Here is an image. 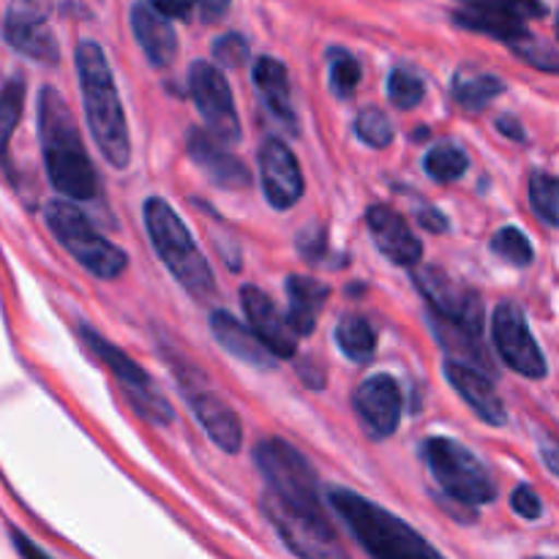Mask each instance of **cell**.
Segmentation results:
<instances>
[{"label":"cell","mask_w":559,"mask_h":559,"mask_svg":"<svg viewBox=\"0 0 559 559\" xmlns=\"http://www.w3.org/2000/svg\"><path fill=\"white\" fill-rule=\"evenodd\" d=\"M38 140L55 191L69 200H93L98 194L96 167L85 153L69 104L49 85L38 93Z\"/></svg>","instance_id":"cell-1"},{"label":"cell","mask_w":559,"mask_h":559,"mask_svg":"<svg viewBox=\"0 0 559 559\" xmlns=\"http://www.w3.org/2000/svg\"><path fill=\"white\" fill-rule=\"evenodd\" d=\"M74 63L93 142L115 169H126L131 162V136L107 55L96 41H80Z\"/></svg>","instance_id":"cell-2"},{"label":"cell","mask_w":559,"mask_h":559,"mask_svg":"<svg viewBox=\"0 0 559 559\" xmlns=\"http://www.w3.org/2000/svg\"><path fill=\"white\" fill-rule=\"evenodd\" d=\"M328 502L371 559H442L409 524L349 489H331Z\"/></svg>","instance_id":"cell-3"},{"label":"cell","mask_w":559,"mask_h":559,"mask_svg":"<svg viewBox=\"0 0 559 559\" xmlns=\"http://www.w3.org/2000/svg\"><path fill=\"white\" fill-rule=\"evenodd\" d=\"M145 227L147 235H151L153 249L162 257L167 271L178 278L180 287L194 295V298H211L213 289H216L211 265L202 257V251L197 249L194 238L186 229V224L180 222L178 213L162 197H151L145 202Z\"/></svg>","instance_id":"cell-4"},{"label":"cell","mask_w":559,"mask_h":559,"mask_svg":"<svg viewBox=\"0 0 559 559\" xmlns=\"http://www.w3.org/2000/svg\"><path fill=\"white\" fill-rule=\"evenodd\" d=\"M44 222H47L49 233L58 238V243L96 278L112 282V278H118L129 267V257L123 254V249H118L104 235H98L91 218L80 207L71 205V202H47V207H44Z\"/></svg>","instance_id":"cell-5"},{"label":"cell","mask_w":559,"mask_h":559,"mask_svg":"<svg viewBox=\"0 0 559 559\" xmlns=\"http://www.w3.org/2000/svg\"><path fill=\"white\" fill-rule=\"evenodd\" d=\"M426 467L437 484L459 506H489L497 497V486L489 469L473 451L448 437H431L420 448Z\"/></svg>","instance_id":"cell-6"},{"label":"cell","mask_w":559,"mask_h":559,"mask_svg":"<svg viewBox=\"0 0 559 559\" xmlns=\"http://www.w3.org/2000/svg\"><path fill=\"white\" fill-rule=\"evenodd\" d=\"M260 508L267 522L287 544V549L300 559H353L342 546V538L328 522L325 511H304L293 508L265 489Z\"/></svg>","instance_id":"cell-7"},{"label":"cell","mask_w":559,"mask_h":559,"mask_svg":"<svg viewBox=\"0 0 559 559\" xmlns=\"http://www.w3.org/2000/svg\"><path fill=\"white\" fill-rule=\"evenodd\" d=\"M254 462L265 475L267 491L278 500L293 508H304V511H325L314 469L306 462L304 453L295 451L289 442L262 440L254 448Z\"/></svg>","instance_id":"cell-8"},{"label":"cell","mask_w":559,"mask_h":559,"mask_svg":"<svg viewBox=\"0 0 559 559\" xmlns=\"http://www.w3.org/2000/svg\"><path fill=\"white\" fill-rule=\"evenodd\" d=\"M80 333L82 342L87 344V349L118 377L120 388H123L126 399H129V404L134 407L136 415H142V418L158 426L173 420V409H169V404L153 391V382L147 380V374L140 369L136 360H131L123 349H118L112 342H107V338H104L102 333L93 331L91 325H82Z\"/></svg>","instance_id":"cell-9"},{"label":"cell","mask_w":559,"mask_h":559,"mask_svg":"<svg viewBox=\"0 0 559 559\" xmlns=\"http://www.w3.org/2000/svg\"><path fill=\"white\" fill-rule=\"evenodd\" d=\"M189 91L202 120L207 123V131L222 142H240V120L235 112L233 91H229V82L222 74V69L207 63V60L191 63Z\"/></svg>","instance_id":"cell-10"},{"label":"cell","mask_w":559,"mask_h":559,"mask_svg":"<svg viewBox=\"0 0 559 559\" xmlns=\"http://www.w3.org/2000/svg\"><path fill=\"white\" fill-rule=\"evenodd\" d=\"M495 344L500 358L506 360L508 369H513L516 374L527 377V380H540L546 377V358L540 353L538 342L530 333L527 317L519 309L516 304H500L495 311Z\"/></svg>","instance_id":"cell-11"},{"label":"cell","mask_w":559,"mask_h":559,"mask_svg":"<svg viewBox=\"0 0 559 559\" xmlns=\"http://www.w3.org/2000/svg\"><path fill=\"white\" fill-rule=\"evenodd\" d=\"M415 284H418V289L429 300L437 317L456 322V325L467 328L469 333L480 336V328H484L480 298H475L469 289L459 287L440 267H424V271H418L415 273Z\"/></svg>","instance_id":"cell-12"},{"label":"cell","mask_w":559,"mask_h":559,"mask_svg":"<svg viewBox=\"0 0 559 559\" xmlns=\"http://www.w3.org/2000/svg\"><path fill=\"white\" fill-rule=\"evenodd\" d=\"M355 415L360 429L371 440H388L402 420V391L399 382L388 374H374L358 385L353 396Z\"/></svg>","instance_id":"cell-13"},{"label":"cell","mask_w":559,"mask_h":559,"mask_svg":"<svg viewBox=\"0 0 559 559\" xmlns=\"http://www.w3.org/2000/svg\"><path fill=\"white\" fill-rule=\"evenodd\" d=\"M180 385H183L186 402L194 409L197 420L207 431V437L224 453H238L240 445H243V426H240V418L233 413V407L224 399H218L216 393L207 391L197 371H189V380L180 377Z\"/></svg>","instance_id":"cell-14"},{"label":"cell","mask_w":559,"mask_h":559,"mask_svg":"<svg viewBox=\"0 0 559 559\" xmlns=\"http://www.w3.org/2000/svg\"><path fill=\"white\" fill-rule=\"evenodd\" d=\"M260 180L265 200L276 211H289L304 197V173L298 167L295 153L282 140H265L260 145Z\"/></svg>","instance_id":"cell-15"},{"label":"cell","mask_w":559,"mask_h":559,"mask_svg":"<svg viewBox=\"0 0 559 559\" xmlns=\"http://www.w3.org/2000/svg\"><path fill=\"white\" fill-rule=\"evenodd\" d=\"M240 304L249 317V328L271 349L273 358H293L295 349H298V333L289 328L287 317H282V311L273 306L271 295L262 293L254 284H246L240 289Z\"/></svg>","instance_id":"cell-16"},{"label":"cell","mask_w":559,"mask_h":559,"mask_svg":"<svg viewBox=\"0 0 559 559\" xmlns=\"http://www.w3.org/2000/svg\"><path fill=\"white\" fill-rule=\"evenodd\" d=\"M186 147H189V156L202 173L207 175L211 183H216L218 189H249L251 186V173L243 162H240L235 153H229L224 147L222 140L211 134V131L191 129L186 136Z\"/></svg>","instance_id":"cell-17"},{"label":"cell","mask_w":559,"mask_h":559,"mask_svg":"<svg viewBox=\"0 0 559 559\" xmlns=\"http://www.w3.org/2000/svg\"><path fill=\"white\" fill-rule=\"evenodd\" d=\"M366 227H369L377 249H380L382 257L391 260L393 265L415 267L420 262V257H424L420 240L415 238L409 224L404 222V216H399L391 207L371 205L369 211H366Z\"/></svg>","instance_id":"cell-18"},{"label":"cell","mask_w":559,"mask_h":559,"mask_svg":"<svg viewBox=\"0 0 559 559\" xmlns=\"http://www.w3.org/2000/svg\"><path fill=\"white\" fill-rule=\"evenodd\" d=\"M445 377L453 385V391L464 399V404H467L484 424H506V407H502L500 396L495 393V385H491L489 377H486L484 371L475 369V366L459 364V360L451 358L445 364Z\"/></svg>","instance_id":"cell-19"},{"label":"cell","mask_w":559,"mask_h":559,"mask_svg":"<svg viewBox=\"0 0 559 559\" xmlns=\"http://www.w3.org/2000/svg\"><path fill=\"white\" fill-rule=\"evenodd\" d=\"M131 31H134V38L142 47V52H145V58L156 69L173 66L175 55H178V36H175L169 16L153 9L151 3H136L131 9Z\"/></svg>","instance_id":"cell-20"},{"label":"cell","mask_w":559,"mask_h":559,"mask_svg":"<svg viewBox=\"0 0 559 559\" xmlns=\"http://www.w3.org/2000/svg\"><path fill=\"white\" fill-rule=\"evenodd\" d=\"M211 333L213 338H216L229 355H233V358L243 360V364L254 366V369L267 371L273 369V364H276V358H273L271 349L260 342V336H257L249 325H243L238 317L229 314V311H222V309L213 311Z\"/></svg>","instance_id":"cell-21"},{"label":"cell","mask_w":559,"mask_h":559,"mask_svg":"<svg viewBox=\"0 0 559 559\" xmlns=\"http://www.w3.org/2000/svg\"><path fill=\"white\" fill-rule=\"evenodd\" d=\"M5 41L16 49V52L27 55L41 63H58V41H55L52 31L47 22L31 11L14 9L5 16Z\"/></svg>","instance_id":"cell-22"},{"label":"cell","mask_w":559,"mask_h":559,"mask_svg":"<svg viewBox=\"0 0 559 559\" xmlns=\"http://www.w3.org/2000/svg\"><path fill=\"white\" fill-rule=\"evenodd\" d=\"M254 85L260 91L262 104H265L267 112L278 120V123L287 126L289 131H295V112H293V98H289V74L284 69L282 60L271 58V55H262L254 63Z\"/></svg>","instance_id":"cell-23"},{"label":"cell","mask_w":559,"mask_h":559,"mask_svg":"<svg viewBox=\"0 0 559 559\" xmlns=\"http://www.w3.org/2000/svg\"><path fill=\"white\" fill-rule=\"evenodd\" d=\"M328 295V284L317 282L311 276H289L287 278V298H289V309H287V320L289 328H293L298 336H309L314 333L317 320H320V311L325 306Z\"/></svg>","instance_id":"cell-24"},{"label":"cell","mask_w":559,"mask_h":559,"mask_svg":"<svg viewBox=\"0 0 559 559\" xmlns=\"http://www.w3.org/2000/svg\"><path fill=\"white\" fill-rule=\"evenodd\" d=\"M453 22L467 31L484 33V36L497 38V41H506L519 47L522 41H527V22L519 20H508V16H495V14H484V11H469V9H459L453 14Z\"/></svg>","instance_id":"cell-25"},{"label":"cell","mask_w":559,"mask_h":559,"mask_svg":"<svg viewBox=\"0 0 559 559\" xmlns=\"http://www.w3.org/2000/svg\"><path fill=\"white\" fill-rule=\"evenodd\" d=\"M336 344L355 364H369L377 353V331L366 317L347 314L336 325Z\"/></svg>","instance_id":"cell-26"},{"label":"cell","mask_w":559,"mask_h":559,"mask_svg":"<svg viewBox=\"0 0 559 559\" xmlns=\"http://www.w3.org/2000/svg\"><path fill=\"white\" fill-rule=\"evenodd\" d=\"M431 333H435L437 342H440L448 353L456 355L459 364L473 360L480 369H489V358H486L484 347H480V336L469 333L467 328L456 325V322L451 320H442V317L435 314V320H431Z\"/></svg>","instance_id":"cell-27"},{"label":"cell","mask_w":559,"mask_h":559,"mask_svg":"<svg viewBox=\"0 0 559 559\" xmlns=\"http://www.w3.org/2000/svg\"><path fill=\"white\" fill-rule=\"evenodd\" d=\"M506 91V82L491 74H456L453 76V98L464 109H484Z\"/></svg>","instance_id":"cell-28"},{"label":"cell","mask_w":559,"mask_h":559,"mask_svg":"<svg viewBox=\"0 0 559 559\" xmlns=\"http://www.w3.org/2000/svg\"><path fill=\"white\" fill-rule=\"evenodd\" d=\"M469 167L467 153L453 142H437L429 153L424 156V169L431 180L437 183H453L462 178Z\"/></svg>","instance_id":"cell-29"},{"label":"cell","mask_w":559,"mask_h":559,"mask_svg":"<svg viewBox=\"0 0 559 559\" xmlns=\"http://www.w3.org/2000/svg\"><path fill=\"white\" fill-rule=\"evenodd\" d=\"M22 107H25V82L14 76L0 87V158L5 156L14 129L20 126Z\"/></svg>","instance_id":"cell-30"},{"label":"cell","mask_w":559,"mask_h":559,"mask_svg":"<svg viewBox=\"0 0 559 559\" xmlns=\"http://www.w3.org/2000/svg\"><path fill=\"white\" fill-rule=\"evenodd\" d=\"M462 9L469 11H484V14L508 16V20H540L546 16L544 0H459Z\"/></svg>","instance_id":"cell-31"},{"label":"cell","mask_w":559,"mask_h":559,"mask_svg":"<svg viewBox=\"0 0 559 559\" xmlns=\"http://www.w3.org/2000/svg\"><path fill=\"white\" fill-rule=\"evenodd\" d=\"M530 205L535 216L549 227H559V180L546 173H533L530 178Z\"/></svg>","instance_id":"cell-32"},{"label":"cell","mask_w":559,"mask_h":559,"mask_svg":"<svg viewBox=\"0 0 559 559\" xmlns=\"http://www.w3.org/2000/svg\"><path fill=\"white\" fill-rule=\"evenodd\" d=\"M491 251L516 267L533 265V260H535L533 243H530V238L519 227L497 229L495 238H491Z\"/></svg>","instance_id":"cell-33"},{"label":"cell","mask_w":559,"mask_h":559,"mask_svg":"<svg viewBox=\"0 0 559 559\" xmlns=\"http://www.w3.org/2000/svg\"><path fill=\"white\" fill-rule=\"evenodd\" d=\"M426 96L424 80L415 71L396 66L388 76V98L396 109H415Z\"/></svg>","instance_id":"cell-34"},{"label":"cell","mask_w":559,"mask_h":559,"mask_svg":"<svg viewBox=\"0 0 559 559\" xmlns=\"http://www.w3.org/2000/svg\"><path fill=\"white\" fill-rule=\"evenodd\" d=\"M355 134H358V140L364 142V145L382 151V147H388L393 142V126L382 109L366 107L364 112L355 118Z\"/></svg>","instance_id":"cell-35"},{"label":"cell","mask_w":559,"mask_h":559,"mask_svg":"<svg viewBox=\"0 0 559 559\" xmlns=\"http://www.w3.org/2000/svg\"><path fill=\"white\" fill-rule=\"evenodd\" d=\"M328 69H331V91L338 98L353 96L360 82V63L344 49H331L328 52Z\"/></svg>","instance_id":"cell-36"},{"label":"cell","mask_w":559,"mask_h":559,"mask_svg":"<svg viewBox=\"0 0 559 559\" xmlns=\"http://www.w3.org/2000/svg\"><path fill=\"white\" fill-rule=\"evenodd\" d=\"M213 58L218 66H227V69H238L249 60V44L238 33H224L213 41Z\"/></svg>","instance_id":"cell-37"},{"label":"cell","mask_w":559,"mask_h":559,"mask_svg":"<svg viewBox=\"0 0 559 559\" xmlns=\"http://www.w3.org/2000/svg\"><path fill=\"white\" fill-rule=\"evenodd\" d=\"M298 254L304 257L306 262H311V265H325L328 257H331V251H328V235L322 227H309L304 229V233L298 235Z\"/></svg>","instance_id":"cell-38"},{"label":"cell","mask_w":559,"mask_h":559,"mask_svg":"<svg viewBox=\"0 0 559 559\" xmlns=\"http://www.w3.org/2000/svg\"><path fill=\"white\" fill-rule=\"evenodd\" d=\"M511 508L516 516L527 519V522H538V519L544 516V502H540V497L535 495V489H530V486H516V489H513Z\"/></svg>","instance_id":"cell-39"},{"label":"cell","mask_w":559,"mask_h":559,"mask_svg":"<svg viewBox=\"0 0 559 559\" xmlns=\"http://www.w3.org/2000/svg\"><path fill=\"white\" fill-rule=\"evenodd\" d=\"M516 52L522 55V58H527L533 66H538V69H546V71H557L559 69L557 55L551 52L549 47H544V44L533 41V38H527V41L519 44Z\"/></svg>","instance_id":"cell-40"},{"label":"cell","mask_w":559,"mask_h":559,"mask_svg":"<svg viewBox=\"0 0 559 559\" xmlns=\"http://www.w3.org/2000/svg\"><path fill=\"white\" fill-rule=\"evenodd\" d=\"M147 3L169 20H186L197 9V0H147Z\"/></svg>","instance_id":"cell-41"},{"label":"cell","mask_w":559,"mask_h":559,"mask_svg":"<svg viewBox=\"0 0 559 559\" xmlns=\"http://www.w3.org/2000/svg\"><path fill=\"white\" fill-rule=\"evenodd\" d=\"M11 540H14L16 551H20L22 559H52L44 549H38L27 535H22L20 530H11Z\"/></svg>","instance_id":"cell-42"},{"label":"cell","mask_w":559,"mask_h":559,"mask_svg":"<svg viewBox=\"0 0 559 559\" xmlns=\"http://www.w3.org/2000/svg\"><path fill=\"white\" fill-rule=\"evenodd\" d=\"M197 9H200L202 20L205 22H216L227 14L229 0H197Z\"/></svg>","instance_id":"cell-43"},{"label":"cell","mask_w":559,"mask_h":559,"mask_svg":"<svg viewBox=\"0 0 559 559\" xmlns=\"http://www.w3.org/2000/svg\"><path fill=\"white\" fill-rule=\"evenodd\" d=\"M418 222L420 227H426L429 233H445L448 229V218L442 216L440 211H435V207H424V211L418 213Z\"/></svg>","instance_id":"cell-44"},{"label":"cell","mask_w":559,"mask_h":559,"mask_svg":"<svg viewBox=\"0 0 559 559\" xmlns=\"http://www.w3.org/2000/svg\"><path fill=\"white\" fill-rule=\"evenodd\" d=\"M497 131H500V134H506L508 140H516V142L524 140L522 123H519L516 118H511V115H502V118H497Z\"/></svg>","instance_id":"cell-45"},{"label":"cell","mask_w":559,"mask_h":559,"mask_svg":"<svg viewBox=\"0 0 559 559\" xmlns=\"http://www.w3.org/2000/svg\"><path fill=\"white\" fill-rule=\"evenodd\" d=\"M540 459H544L546 467L559 478V442L557 440H544L540 442Z\"/></svg>","instance_id":"cell-46"},{"label":"cell","mask_w":559,"mask_h":559,"mask_svg":"<svg viewBox=\"0 0 559 559\" xmlns=\"http://www.w3.org/2000/svg\"><path fill=\"white\" fill-rule=\"evenodd\" d=\"M317 369H320V366L311 364V360H304V364L298 366V374H300V380L309 382L314 391H320V388H325V377H317Z\"/></svg>","instance_id":"cell-47"},{"label":"cell","mask_w":559,"mask_h":559,"mask_svg":"<svg viewBox=\"0 0 559 559\" xmlns=\"http://www.w3.org/2000/svg\"><path fill=\"white\" fill-rule=\"evenodd\" d=\"M557 38H559V11H557Z\"/></svg>","instance_id":"cell-48"}]
</instances>
